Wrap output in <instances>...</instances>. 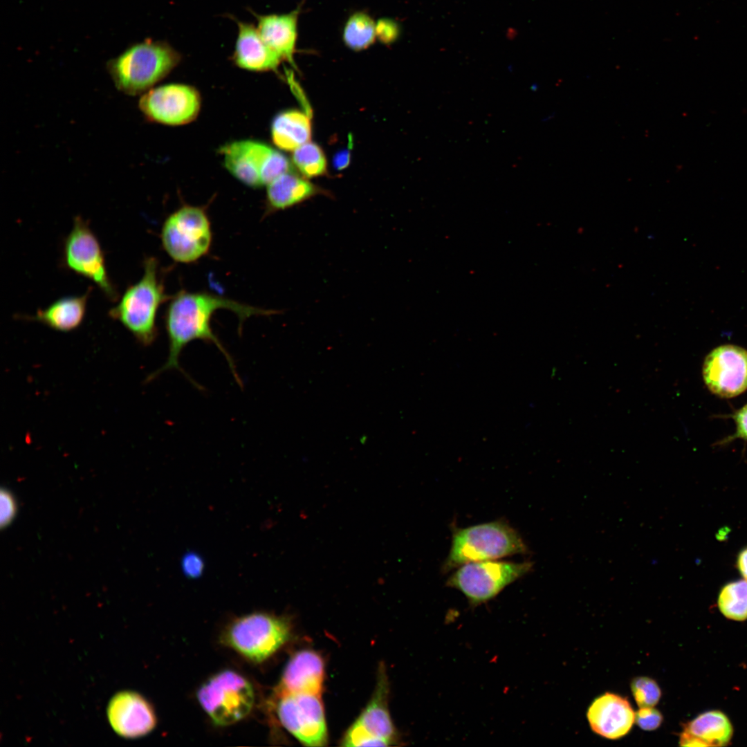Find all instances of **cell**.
Listing matches in <instances>:
<instances>
[{"instance_id":"1","label":"cell","mask_w":747,"mask_h":747,"mask_svg":"<svg viewBox=\"0 0 747 747\" xmlns=\"http://www.w3.org/2000/svg\"><path fill=\"white\" fill-rule=\"evenodd\" d=\"M220 309L229 310L236 314L239 328L252 316L270 315L277 313L207 291L179 290L170 297L165 315V327L169 342L168 357L160 368L147 377V381L156 378L163 371L177 369L199 387L181 367L179 356L188 344L199 340L214 344L219 349L226 358L236 381L241 386L232 358L212 329V318Z\"/></svg>"},{"instance_id":"2","label":"cell","mask_w":747,"mask_h":747,"mask_svg":"<svg viewBox=\"0 0 747 747\" xmlns=\"http://www.w3.org/2000/svg\"><path fill=\"white\" fill-rule=\"evenodd\" d=\"M143 275L129 286L109 315L120 322L144 346L151 344L157 337L156 317L160 306L169 300L166 294L158 259L147 257Z\"/></svg>"},{"instance_id":"3","label":"cell","mask_w":747,"mask_h":747,"mask_svg":"<svg viewBox=\"0 0 747 747\" xmlns=\"http://www.w3.org/2000/svg\"><path fill=\"white\" fill-rule=\"evenodd\" d=\"M180 60L179 53L169 44L148 39L109 61L107 70L118 90L135 95L163 79Z\"/></svg>"},{"instance_id":"4","label":"cell","mask_w":747,"mask_h":747,"mask_svg":"<svg viewBox=\"0 0 747 747\" xmlns=\"http://www.w3.org/2000/svg\"><path fill=\"white\" fill-rule=\"evenodd\" d=\"M528 551L520 535L503 520L459 528L453 531L443 571H449L469 562L495 560Z\"/></svg>"},{"instance_id":"5","label":"cell","mask_w":747,"mask_h":747,"mask_svg":"<svg viewBox=\"0 0 747 747\" xmlns=\"http://www.w3.org/2000/svg\"><path fill=\"white\" fill-rule=\"evenodd\" d=\"M163 250L175 262L194 263L210 251L212 230L204 208L184 205L170 214L160 230Z\"/></svg>"},{"instance_id":"6","label":"cell","mask_w":747,"mask_h":747,"mask_svg":"<svg viewBox=\"0 0 747 747\" xmlns=\"http://www.w3.org/2000/svg\"><path fill=\"white\" fill-rule=\"evenodd\" d=\"M290 636L288 620L266 613L239 618L225 631L223 641L253 662L265 661Z\"/></svg>"},{"instance_id":"7","label":"cell","mask_w":747,"mask_h":747,"mask_svg":"<svg viewBox=\"0 0 747 747\" xmlns=\"http://www.w3.org/2000/svg\"><path fill=\"white\" fill-rule=\"evenodd\" d=\"M531 561L513 562L486 560L459 566L446 584L461 591L472 605H478L497 596L506 587L528 573Z\"/></svg>"},{"instance_id":"8","label":"cell","mask_w":747,"mask_h":747,"mask_svg":"<svg viewBox=\"0 0 747 747\" xmlns=\"http://www.w3.org/2000/svg\"><path fill=\"white\" fill-rule=\"evenodd\" d=\"M197 698L216 725L227 726L250 712L255 696L247 679L235 672L225 670L205 681L197 692Z\"/></svg>"},{"instance_id":"9","label":"cell","mask_w":747,"mask_h":747,"mask_svg":"<svg viewBox=\"0 0 747 747\" xmlns=\"http://www.w3.org/2000/svg\"><path fill=\"white\" fill-rule=\"evenodd\" d=\"M63 260L69 270L94 282L111 301L118 298L98 239L88 221L80 217L74 219L72 229L64 240Z\"/></svg>"},{"instance_id":"10","label":"cell","mask_w":747,"mask_h":747,"mask_svg":"<svg viewBox=\"0 0 747 747\" xmlns=\"http://www.w3.org/2000/svg\"><path fill=\"white\" fill-rule=\"evenodd\" d=\"M277 714L282 725L306 746H323L327 727L321 696L311 694H279Z\"/></svg>"},{"instance_id":"11","label":"cell","mask_w":747,"mask_h":747,"mask_svg":"<svg viewBox=\"0 0 747 747\" xmlns=\"http://www.w3.org/2000/svg\"><path fill=\"white\" fill-rule=\"evenodd\" d=\"M201 104L199 91L183 84H169L149 89L139 101L140 109L149 120L172 126L193 121L199 113Z\"/></svg>"},{"instance_id":"12","label":"cell","mask_w":747,"mask_h":747,"mask_svg":"<svg viewBox=\"0 0 747 747\" xmlns=\"http://www.w3.org/2000/svg\"><path fill=\"white\" fill-rule=\"evenodd\" d=\"M703 381L710 392L721 398L735 397L747 389V350L723 344L705 358Z\"/></svg>"},{"instance_id":"13","label":"cell","mask_w":747,"mask_h":747,"mask_svg":"<svg viewBox=\"0 0 747 747\" xmlns=\"http://www.w3.org/2000/svg\"><path fill=\"white\" fill-rule=\"evenodd\" d=\"M274 148L260 141H233L221 148L226 169L244 185L263 187L262 178L272 162Z\"/></svg>"},{"instance_id":"14","label":"cell","mask_w":747,"mask_h":747,"mask_svg":"<svg viewBox=\"0 0 747 747\" xmlns=\"http://www.w3.org/2000/svg\"><path fill=\"white\" fill-rule=\"evenodd\" d=\"M110 724L116 733L126 738H136L151 731L156 725L154 711L140 694L123 692L113 697L107 708Z\"/></svg>"},{"instance_id":"15","label":"cell","mask_w":747,"mask_h":747,"mask_svg":"<svg viewBox=\"0 0 747 747\" xmlns=\"http://www.w3.org/2000/svg\"><path fill=\"white\" fill-rule=\"evenodd\" d=\"M587 719L596 734L616 739L629 732L635 721V713L626 698L607 692L593 701L587 711Z\"/></svg>"},{"instance_id":"16","label":"cell","mask_w":747,"mask_h":747,"mask_svg":"<svg viewBox=\"0 0 747 747\" xmlns=\"http://www.w3.org/2000/svg\"><path fill=\"white\" fill-rule=\"evenodd\" d=\"M324 663L315 652L303 649L289 660L283 672L278 694L298 693L321 696Z\"/></svg>"},{"instance_id":"17","label":"cell","mask_w":747,"mask_h":747,"mask_svg":"<svg viewBox=\"0 0 747 747\" xmlns=\"http://www.w3.org/2000/svg\"><path fill=\"white\" fill-rule=\"evenodd\" d=\"M378 675L370 701L353 724L386 746L395 741L396 730L387 707L389 685L382 666Z\"/></svg>"},{"instance_id":"18","label":"cell","mask_w":747,"mask_h":747,"mask_svg":"<svg viewBox=\"0 0 747 747\" xmlns=\"http://www.w3.org/2000/svg\"><path fill=\"white\" fill-rule=\"evenodd\" d=\"M238 27L233 56L235 64L251 71H275L282 59L264 42L257 28L241 21Z\"/></svg>"},{"instance_id":"19","label":"cell","mask_w":747,"mask_h":747,"mask_svg":"<svg viewBox=\"0 0 747 747\" xmlns=\"http://www.w3.org/2000/svg\"><path fill=\"white\" fill-rule=\"evenodd\" d=\"M732 735L728 718L720 711L712 710L687 723L679 741L683 746H723L729 742Z\"/></svg>"},{"instance_id":"20","label":"cell","mask_w":747,"mask_h":747,"mask_svg":"<svg viewBox=\"0 0 747 747\" xmlns=\"http://www.w3.org/2000/svg\"><path fill=\"white\" fill-rule=\"evenodd\" d=\"M299 8L284 15L258 16L257 30L264 42L282 59L295 67L293 55Z\"/></svg>"},{"instance_id":"21","label":"cell","mask_w":747,"mask_h":747,"mask_svg":"<svg viewBox=\"0 0 747 747\" xmlns=\"http://www.w3.org/2000/svg\"><path fill=\"white\" fill-rule=\"evenodd\" d=\"M90 293L89 289L81 295L59 298L26 319L37 321L57 331H73L84 320Z\"/></svg>"},{"instance_id":"22","label":"cell","mask_w":747,"mask_h":747,"mask_svg":"<svg viewBox=\"0 0 747 747\" xmlns=\"http://www.w3.org/2000/svg\"><path fill=\"white\" fill-rule=\"evenodd\" d=\"M266 187L268 214L286 210L320 193L313 184L291 172L282 174Z\"/></svg>"},{"instance_id":"23","label":"cell","mask_w":747,"mask_h":747,"mask_svg":"<svg viewBox=\"0 0 747 747\" xmlns=\"http://www.w3.org/2000/svg\"><path fill=\"white\" fill-rule=\"evenodd\" d=\"M311 122L309 115L288 110L278 113L271 124V136L275 145L286 151H294L310 141Z\"/></svg>"},{"instance_id":"24","label":"cell","mask_w":747,"mask_h":747,"mask_svg":"<svg viewBox=\"0 0 747 747\" xmlns=\"http://www.w3.org/2000/svg\"><path fill=\"white\" fill-rule=\"evenodd\" d=\"M376 36L374 20L364 12L352 15L347 21L343 39L345 44L353 50H362L371 45Z\"/></svg>"},{"instance_id":"25","label":"cell","mask_w":747,"mask_h":747,"mask_svg":"<svg viewBox=\"0 0 747 747\" xmlns=\"http://www.w3.org/2000/svg\"><path fill=\"white\" fill-rule=\"evenodd\" d=\"M718 605L728 618L744 620L747 618V580L728 583L719 596Z\"/></svg>"},{"instance_id":"26","label":"cell","mask_w":747,"mask_h":747,"mask_svg":"<svg viewBox=\"0 0 747 747\" xmlns=\"http://www.w3.org/2000/svg\"><path fill=\"white\" fill-rule=\"evenodd\" d=\"M293 165L306 178L323 175L326 172V160L321 147L311 141L293 151Z\"/></svg>"},{"instance_id":"27","label":"cell","mask_w":747,"mask_h":747,"mask_svg":"<svg viewBox=\"0 0 747 747\" xmlns=\"http://www.w3.org/2000/svg\"><path fill=\"white\" fill-rule=\"evenodd\" d=\"M634 698L641 707H654L660 700L661 691L656 682L645 676L635 678L631 683Z\"/></svg>"},{"instance_id":"28","label":"cell","mask_w":747,"mask_h":747,"mask_svg":"<svg viewBox=\"0 0 747 747\" xmlns=\"http://www.w3.org/2000/svg\"><path fill=\"white\" fill-rule=\"evenodd\" d=\"M181 566L184 575L190 579H196L203 574L205 561L199 553L188 551L183 555Z\"/></svg>"},{"instance_id":"29","label":"cell","mask_w":747,"mask_h":747,"mask_svg":"<svg viewBox=\"0 0 747 747\" xmlns=\"http://www.w3.org/2000/svg\"><path fill=\"white\" fill-rule=\"evenodd\" d=\"M662 721L661 713L653 707H641L635 713L636 723L644 730H654Z\"/></svg>"},{"instance_id":"30","label":"cell","mask_w":747,"mask_h":747,"mask_svg":"<svg viewBox=\"0 0 747 747\" xmlns=\"http://www.w3.org/2000/svg\"><path fill=\"white\" fill-rule=\"evenodd\" d=\"M0 497V525L1 528H5L14 519L17 511V505L12 493L6 489H1Z\"/></svg>"},{"instance_id":"31","label":"cell","mask_w":747,"mask_h":747,"mask_svg":"<svg viewBox=\"0 0 747 747\" xmlns=\"http://www.w3.org/2000/svg\"><path fill=\"white\" fill-rule=\"evenodd\" d=\"M736 430L734 434L723 439L719 444H726L735 439L747 441V403L732 414Z\"/></svg>"},{"instance_id":"32","label":"cell","mask_w":747,"mask_h":747,"mask_svg":"<svg viewBox=\"0 0 747 747\" xmlns=\"http://www.w3.org/2000/svg\"><path fill=\"white\" fill-rule=\"evenodd\" d=\"M376 37L384 44L394 42L399 35L397 23L389 19H380L376 24Z\"/></svg>"},{"instance_id":"33","label":"cell","mask_w":747,"mask_h":747,"mask_svg":"<svg viewBox=\"0 0 747 747\" xmlns=\"http://www.w3.org/2000/svg\"><path fill=\"white\" fill-rule=\"evenodd\" d=\"M349 161V154L347 151H342L334 158V165L340 169L346 167Z\"/></svg>"},{"instance_id":"34","label":"cell","mask_w":747,"mask_h":747,"mask_svg":"<svg viewBox=\"0 0 747 747\" xmlns=\"http://www.w3.org/2000/svg\"><path fill=\"white\" fill-rule=\"evenodd\" d=\"M737 567L741 575L747 580V548L739 555Z\"/></svg>"}]
</instances>
